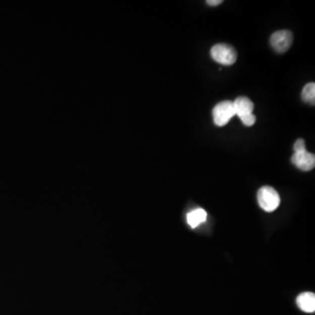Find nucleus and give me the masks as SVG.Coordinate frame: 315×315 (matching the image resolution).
<instances>
[{
    "label": "nucleus",
    "mask_w": 315,
    "mask_h": 315,
    "mask_svg": "<svg viewBox=\"0 0 315 315\" xmlns=\"http://www.w3.org/2000/svg\"><path fill=\"white\" fill-rule=\"evenodd\" d=\"M214 123L217 126H224L228 125L230 119L236 116L233 102L230 100L218 102L213 109Z\"/></svg>",
    "instance_id": "3"
},
{
    "label": "nucleus",
    "mask_w": 315,
    "mask_h": 315,
    "mask_svg": "<svg viewBox=\"0 0 315 315\" xmlns=\"http://www.w3.org/2000/svg\"><path fill=\"white\" fill-rule=\"evenodd\" d=\"M223 3V1L222 0H207V4L208 6H211V7H214V6H218V5H220V4Z\"/></svg>",
    "instance_id": "12"
},
{
    "label": "nucleus",
    "mask_w": 315,
    "mask_h": 315,
    "mask_svg": "<svg viewBox=\"0 0 315 315\" xmlns=\"http://www.w3.org/2000/svg\"><path fill=\"white\" fill-rule=\"evenodd\" d=\"M302 99L305 102L314 105L315 103V83L309 82L304 86L301 94Z\"/></svg>",
    "instance_id": "9"
},
{
    "label": "nucleus",
    "mask_w": 315,
    "mask_h": 315,
    "mask_svg": "<svg viewBox=\"0 0 315 315\" xmlns=\"http://www.w3.org/2000/svg\"><path fill=\"white\" fill-rule=\"evenodd\" d=\"M257 200L262 209L266 212H273L279 207L280 197L273 187L265 186L258 190Z\"/></svg>",
    "instance_id": "2"
},
{
    "label": "nucleus",
    "mask_w": 315,
    "mask_h": 315,
    "mask_svg": "<svg viewBox=\"0 0 315 315\" xmlns=\"http://www.w3.org/2000/svg\"><path fill=\"white\" fill-rule=\"evenodd\" d=\"M211 57L222 65L231 66L236 63L237 54L233 46L225 43L217 44L211 48Z\"/></svg>",
    "instance_id": "1"
},
{
    "label": "nucleus",
    "mask_w": 315,
    "mask_h": 315,
    "mask_svg": "<svg viewBox=\"0 0 315 315\" xmlns=\"http://www.w3.org/2000/svg\"><path fill=\"white\" fill-rule=\"evenodd\" d=\"M294 151L295 152H302V151H306L305 148V142L303 138H299L294 144Z\"/></svg>",
    "instance_id": "11"
},
{
    "label": "nucleus",
    "mask_w": 315,
    "mask_h": 315,
    "mask_svg": "<svg viewBox=\"0 0 315 315\" xmlns=\"http://www.w3.org/2000/svg\"><path fill=\"white\" fill-rule=\"evenodd\" d=\"M293 40L292 32L289 30H279L273 33L270 42L277 52H285L291 47Z\"/></svg>",
    "instance_id": "4"
},
{
    "label": "nucleus",
    "mask_w": 315,
    "mask_h": 315,
    "mask_svg": "<svg viewBox=\"0 0 315 315\" xmlns=\"http://www.w3.org/2000/svg\"><path fill=\"white\" fill-rule=\"evenodd\" d=\"M233 104L236 116H237L239 118L253 114L254 103L250 99L248 98L246 96L237 97L234 101Z\"/></svg>",
    "instance_id": "6"
},
{
    "label": "nucleus",
    "mask_w": 315,
    "mask_h": 315,
    "mask_svg": "<svg viewBox=\"0 0 315 315\" xmlns=\"http://www.w3.org/2000/svg\"><path fill=\"white\" fill-rule=\"evenodd\" d=\"M292 162L300 170L308 172L314 168L315 155L307 151L294 152L292 155Z\"/></svg>",
    "instance_id": "5"
},
{
    "label": "nucleus",
    "mask_w": 315,
    "mask_h": 315,
    "mask_svg": "<svg viewBox=\"0 0 315 315\" xmlns=\"http://www.w3.org/2000/svg\"><path fill=\"white\" fill-rule=\"evenodd\" d=\"M207 214L205 210L202 208H197V209L191 211L190 213L187 214V223L190 225L193 229L199 226L201 223L206 222L207 220Z\"/></svg>",
    "instance_id": "8"
},
{
    "label": "nucleus",
    "mask_w": 315,
    "mask_h": 315,
    "mask_svg": "<svg viewBox=\"0 0 315 315\" xmlns=\"http://www.w3.org/2000/svg\"><path fill=\"white\" fill-rule=\"evenodd\" d=\"M241 121L243 122V124L246 126H252L255 123H256V116L254 114H250V115L246 116V117H243V118H240Z\"/></svg>",
    "instance_id": "10"
},
{
    "label": "nucleus",
    "mask_w": 315,
    "mask_h": 315,
    "mask_svg": "<svg viewBox=\"0 0 315 315\" xmlns=\"http://www.w3.org/2000/svg\"><path fill=\"white\" fill-rule=\"evenodd\" d=\"M297 305L303 312H313L315 311V295L312 292H303L296 299Z\"/></svg>",
    "instance_id": "7"
}]
</instances>
